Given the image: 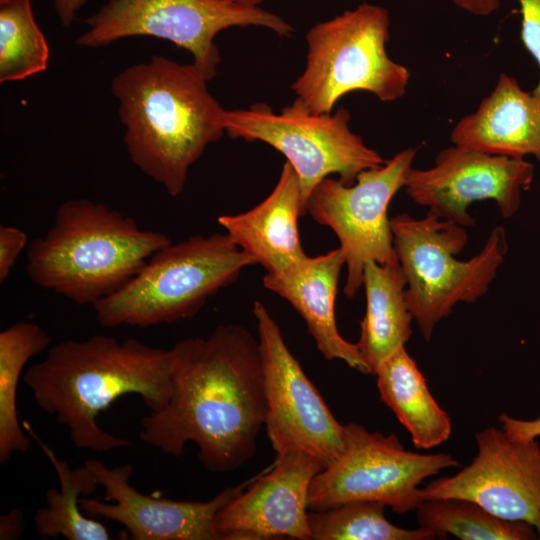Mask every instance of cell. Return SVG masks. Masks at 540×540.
<instances>
[{
	"instance_id": "17",
	"label": "cell",
	"mask_w": 540,
	"mask_h": 540,
	"mask_svg": "<svg viewBox=\"0 0 540 540\" xmlns=\"http://www.w3.org/2000/svg\"><path fill=\"white\" fill-rule=\"evenodd\" d=\"M344 265L338 247L315 257L306 256L280 272L266 273L263 285L295 308L324 358L342 360L352 369L371 374L356 343L343 338L336 324L335 301Z\"/></svg>"
},
{
	"instance_id": "12",
	"label": "cell",
	"mask_w": 540,
	"mask_h": 540,
	"mask_svg": "<svg viewBox=\"0 0 540 540\" xmlns=\"http://www.w3.org/2000/svg\"><path fill=\"white\" fill-rule=\"evenodd\" d=\"M253 315L266 398L264 425L271 445L276 455L306 452L327 466L344 448V425L337 421L307 377L262 302L254 303Z\"/></svg>"
},
{
	"instance_id": "14",
	"label": "cell",
	"mask_w": 540,
	"mask_h": 540,
	"mask_svg": "<svg viewBox=\"0 0 540 540\" xmlns=\"http://www.w3.org/2000/svg\"><path fill=\"white\" fill-rule=\"evenodd\" d=\"M477 455L453 476L420 488L421 500L458 497L472 500L507 520L531 524L540 539V446L488 427L475 435Z\"/></svg>"
},
{
	"instance_id": "4",
	"label": "cell",
	"mask_w": 540,
	"mask_h": 540,
	"mask_svg": "<svg viewBox=\"0 0 540 540\" xmlns=\"http://www.w3.org/2000/svg\"><path fill=\"white\" fill-rule=\"evenodd\" d=\"M170 238L87 198L61 203L54 222L26 253L37 286L78 305L95 304L125 286Z\"/></svg>"
},
{
	"instance_id": "9",
	"label": "cell",
	"mask_w": 540,
	"mask_h": 540,
	"mask_svg": "<svg viewBox=\"0 0 540 540\" xmlns=\"http://www.w3.org/2000/svg\"><path fill=\"white\" fill-rule=\"evenodd\" d=\"M89 29L77 44L98 47L129 36H153L189 51L193 64L209 81L221 61L216 35L234 26H259L281 37L294 28L282 17L261 9L221 0H109L85 19Z\"/></svg>"
},
{
	"instance_id": "23",
	"label": "cell",
	"mask_w": 540,
	"mask_h": 540,
	"mask_svg": "<svg viewBox=\"0 0 540 540\" xmlns=\"http://www.w3.org/2000/svg\"><path fill=\"white\" fill-rule=\"evenodd\" d=\"M50 336L33 322H17L0 333V462L15 452H26L31 443L18 419L17 388L26 363L43 352Z\"/></svg>"
},
{
	"instance_id": "30",
	"label": "cell",
	"mask_w": 540,
	"mask_h": 540,
	"mask_svg": "<svg viewBox=\"0 0 540 540\" xmlns=\"http://www.w3.org/2000/svg\"><path fill=\"white\" fill-rule=\"evenodd\" d=\"M24 529V516L18 509H12L0 517V540L18 539Z\"/></svg>"
},
{
	"instance_id": "15",
	"label": "cell",
	"mask_w": 540,
	"mask_h": 540,
	"mask_svg": "<svg viewBox=\"0 0 540 540\" xmlns=\"http://www.w3.org/2000/svg\"><path fill=\"white\" fill-rule=\"evenodd\" d=\"M84 464L104 488L105 499L113 503L82 497L81 509L87 516L120 523L132 540H219L216 516L254 479L227 487L209 501H175L146 495L133 487L131 464L109 468L96 459Z\"/></svg>"
},
{
	"instance_id": "31",
	"label": "cell",
	"mask_w": 540,
	"mask_h": 540,
	"mask_svg": "<svg viewBox=\"0 0 540 540\" xmlns=\"http://www.w3.org/2000/svg\"><path fill=\"white\" fill-rule=\"evenodd\" d=\"M462 10L476 16H488L496 12L501 0H452Z\"/></svg>"
},
{
	"instance_id": "3",
	"label": "cell",
	"mask_w": 540,
	"mask_h": 540,
	"mask_svg": "<svg viewBox=\"0 0 540 540\" xmlns=\"http://www.w3.org/2000/svg\"><path fill=\"white\" fill-rule=\"evenodd\" d=\"M207 81L193 63L159 55L112 81L131 161L172 197L183 192L190 167L207 146L226 132L227 110Z\"/></svg>"
},
{
	"instance_id": "25",
	"label": "cell",
	"mask_w": 540,
	"mask_h": 540,
	"mask_svg": "<svg viewBox=\"0 0 540 540\" xmlns=\"http://www.w3.org/2000/svg\"><path fill=\"white\" fill-rule=\"evenodd\" d=\"M385 505L351 501L326 510L308 512L310 540H431L433 531L405 529L385 517Z\"/></svg>"
},
{
	"instance_id": "24",
	"label": "cell",
	"mask_w": 540,
	"mask_h": 540,
	"mask_svg": "<svg viewBox=\"0 0 540 540\" xmlns=\"http://www.w3.org/2000/svg\"><path fill=\"white\" fill-rule=\"evenodd\" d=\"M415 511L419 527L433 531L440 539L448 534L462 540L539 539L531 524L503 519L465 498L423 500Z\"/></svg>"
},
{
	"instance_id": "34",
	"label": "cell",
	"mask_w": 540,
	"mask_h": 540,
	"mask_svg": "<svg viewBox=\"0 0 540 540\" xmlns=\"http://www.w3.org/2000/svg\"><path fill=\"white\" fill-rule=\"evenodd\" d=\"M8 1H12V0H0V4H1V3L8 2Z\"/></svg>"
},
{
	"instance_id": "5",
	"label": "cell",
	"mask_w": 540,
	"mask_h": 540,
	"mask_svg": "<svg viewBox=\"0 0 540 540\" xmlns=\"http://www.w3.org/2000/svg\"><path fill=\"white\" fill-rule=\"evenodd\" d=\"M256 264L226 233L194 235L156 251L120 290L93 304L104 327H149L195 316Z\"/></svg>"
},
{
	"instance_id": "13",
	"label": "cell",
	"mask_w": 540,
	"mask_h": 540,
	"mask_svg": "<svg viewBox=\"0 0 540 540\" xmlns=\"http://www.w3.org/2000/svg\"><path fill=\"white\" fill-rule=\"evenodd\" d=\"M535 168L524 158L493 155L454 145L443 149L429 169L411 168L404 189L417 204L438 217L463 227L475 224L470 204L492 200L504 218L520 208Z\"/></svg>"
},
{
	"instance_id": "1",
	"label": "cell",
	"mask_w": 540,
	"mask_h": 540,
	"mask_svg": "<svg viewBox=\"0 0 540 540\" xmlns=\"http://www.w3.org/2000/svg\"><path fill=\"white\" fill-rule=\"evenodd\" d=\"M172 349L173 392L140 421L139 438L174 457L193 442L212 473L231 472L256 451L266 398L258 339L241 325H220L206 338Z\"/></svg>"
},
{
	"instance_id": "11",
	"label": "cell",
	"mask_w": 540,
	"mask_h": 540,
	"mask_svg": "<svg viewBox=\"0 0 540 540\" xmlns=\"http://www.w3.org/2000/svg\"><path fill=\"white\" fill-rule=\"evenodd\" d=\"M416 148L398 152L378 167L362 171L352 185L327 177L317 184L305 203V214L337 236L347 270L344 294L354 297L363 285L369 261L398 263L388 207L404 188Z\"/></svg>"
},
{
	"instance_id": "32",
	"label": "cell",
	"mask_w": 540,
	"mask_h": 540,
	"mask_svg": "<svg viewBox=\"0 0 540 540\" xmlns=\"http://www.w3.org/2000/svg\"><path fill=\"white\" fill-rule=\"evenodd\" d=\"M87 0H53L55 11L64 26H69L76 18L79 9Z\"/></svg>"
},
{
	"instance_id": "27",
	"label": "cell",
	"mask_w": 540,
	"mask_h": 540,
	"mask_svg": "<svg viewBox=\"0 0 540 540\" xmlns=\"http://www.w3.org/2000/svg\"><path fill=\"white\" fill-rule=\"evenodd\" d=\"M522 15L521 40L528 52L534 57L540 69V0H517ZM540 98V79L532 91Z\"/></svg>"
},
{
	"instance_id": "20",
	"label": "cell",
	"mask_w": 540,
	"mask_h": 540,
	"mask_svg": "<svg viewBox=\"0 0 540 540\" xmlns=\"http://www.w3.org/2000/svg\"><path fill=\"white\" fill-rule=\"evenodd\" d=\"M366 310L356 343L374 374L381 362L412 334V313L406 298V279L399 263L369 261L364 266Z\"/></svg>"
},
{
	"instance_id": "26",
	"label": "cell",
	"mask_w": 540,
	"mask_h": 540,
	"mask_svg": "<svg viewBox=\"0 0 540 540\" xmlns=\"http://www.w3.org/2000/svg\"><path fill=\"white\" fill-rule=\"evenodd\" d=\"M49 47L30 0L0 4V82L23 80L47 68Z\"/></svg>"
},
{
	"instance_id": "8",
	"label": "cell",
	"mask_w": 540,
	"mask_h": 540,
	"mask_svg": "<svg viewBox=\"0 0 540 540\" xmlns=\"http://www.w3.org/2000/svg\"><path fill=\"white\" fill-rule=\"evenodd\" d=\"M350 119L344 107L314 114L296 99L279 114L265 103L227 110L225 130L231 138L262 141L282 153L298 175L305 209L311 191L329 175L352 185L359 173L386 162L352 132Z\"/></svg>"
},
{
	"instance_id": "16",
	"label": "cell",
	"mask_w": 540,
	"mask_h": 540,
	"mask_svg": "<svg viewBox=\"0 0 540 540\" xmlns=\"http://www.w3.org/2000/svg\"><path fill=\"white\" fill-rule=\"evenodd\" d=\"M325 467L306 452L276 455L270 467L220 510L215 519L219 540H310L309 487Z\"/></svg>"
},
{
	"instance_id": "33",
	"label": "cell",
	"mask_w": 540,
	"mask_h": 540,
	"mask_svg": "<svg viewBox=\"0 0 540 540\" xmlns=\"http://www.w3.org/2000/svg\"><path fill=\"white\" fill-rule=\"evenodd\" d=\"M231 2L245 7H259L265 0H221Z\"/></svg>"
},
{
	"instance_id": "2",
	"label": "cell",
	"mask_w": 540,
	"mask_h": 540,
	"mask_svg": "<svg viewBox=\"0 0 540 540\" xmlns=\"http://www.w3.org/2000/svg\"><path fill=\"white\" fill-rule=\"evenodd\" d=\"M173 366L172 349L97 334L55 344L23 380L36 404L67 428L76 448L107 452L132 442L103 430L99 414L126 394L139 395L150 411L163 409L173 392Z\"/></svg>"
},
{
	"instance_id": "28",
	"label": "cell",
	"mask_w": 540,
	"mask_h": 540,
	"mask_svg": "<svg viewBox=\"0 0 540 540\" xmlns=\"http://www.w3.org/2000/svg\"><path fill=\"white\" fill-rule=\"evenodd\" d=\"M27 235L13 226H0V283L9 276L17 257L26 247Z\"/></svg>"
},
{
	"instance_id": "19",
	"label": "cell",
	"mask_w": 540,
	"mask_h": 540,
	"mask_svg": "<svg viewBox=\"0 0 540 540\" xmlns=\"http://www.w3.org/2000/svg\"><path fill=\"white\" fill-rule=\"evenodd\" d=\"M451 140L493 155H532L540 163V98L503 73L478 109L456 124Z\"/></svg>"
},
{
	"instance_id": "29",
	"label": "cell",
	"mask_w": 540,
	"mask_h": 540,
	"mask_svg": "<svg viewBox=\"0 0 540 540\" xmlns=\"http://www.w3.org/2000/svg\"><path fill=\"white\" fill-rule=\"evenodd\" d=\"M502 429L513 439L530 441L540 437V417L534 420L513 418L506 413L499 416Z\"/></svg>"
},
{
	"instance_id": "22",
	"label": "cell",
	"mask_w": 540,
	"mask_h": 540,
	"mask_svg": "<svg viewBox=\"0 0 540 540\" xmlns=\"http://www.w3.org/2000/svg\"><path fill=\"white\" fill-rule=\"evenodd\" d=\"M21 424L49 460L60 484V489L53 487L47 491V506L35 512L33 523L36 532L43 537L62 536L67 540L111 539L107 527L85 516L80 507L81 496L91 495L99 486L95 475L85 464L71 468L40 439L28 421L23 420Z\"/></svg>"
},
{
	"instance_id": "21",
	"label": "cell",
	"mask_w": 540,
	"mask_h": 540,
	"mask_svg": "<svg viewBox=\"0 0 540 540\" xmlns=\"http://www.w3.org/2000/svg\"><path fill=\"white\" fill-rule=\"evenodd\" d=\"M374 374L381 400L408 430L417 448H433L448 440L451 419L432 396L405 345L384 359Z\"/></svg>"
},
{
	"instance_id": "10",
	"label": "cell",
	"mask_w": 540,
	"mask_h": 540,
	"mask_svg": "<svg viewBox=\"0 0 540 540\" xmlns=\"http://www.w3.org/2000/svg\"><path fill=\"white\" fill-rule=\"evenodd\" d=\"M455 466L458 461L450 454L407 451L394 434L348 423L341 454L312 479L308 508L320 511L351 501H376L395 513H408L422 502V481Z\"/></svg>"
},
{
	"instance_id": "6",
	"label": "cell",
	"mask_w": 540,
	"mask_h": 540,
	"mask_svg": "<svg viewBox=\"0 0 540 540\" xmlns=\"http://www.w3.org/2000/svg\"><path fill=\"white\" fill-rule=\"evenodd\" d=\"M394 248L406 279V298L422 337L428 341L437 323L460 302L473 303L495 279L508 251L506 231L496 226L483 248L469 260L465 227L427 212L424 218H391Z\"/></svg>"
},
{
	"instance_id": "7",
	"label": "cell",
	"mask_w": 540,
	"mask_h": 540,
	"mask_svg": "<svg viewBox=\"0 0 540 540\" xmlns=\"http://www.w3.org/2000/svg\"><path fill=\"white\" fill-rule=\"evenodd\" d=\"M389 30L388 11L369 3L314 25L306 34L305 69L292 84L296 99L311 113L326 114L353 91L383 102L402 97L410 72L387 54Z\"/></svg>"
},
{
	"instance_id": "18",
	"label": "cell",
	"mask_w": 540,
	"mask_h": 540,
	"mask_svg": "<svg viewBox=\"0 0 540 540\" xmlns=\"http://www.w3.org/2000/svg\"><path fill=\"white\" fill-rule=\"evenodd\" d=\"M303 215L299 178L286 161L274 189L261 203L244 213L221 215L218 224L256 264L276 273L307 256L298 229Z\"/></svg>"
}]
</instances>
